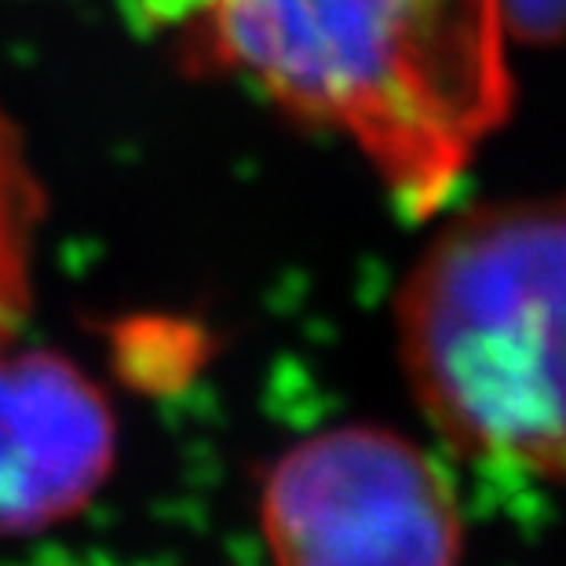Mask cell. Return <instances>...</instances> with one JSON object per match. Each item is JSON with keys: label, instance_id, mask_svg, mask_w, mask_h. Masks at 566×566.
Returning <instances> with one entry per match:
<instances>
[{"label": "cell", "instance_id": "1", "mask_svg": "<svg viewBox=\"0 0 566 566\" xmlns=\"http://www.w3.org/2000/svg\"><path fill=\"white\" fill-rule=\"evenodd\" d=\"M172 22L198 66L355 143L413 220L515 103L501 0H172Z\"/></svg>", "mask_w": 566, "mask_h": 566}, {"label": "cell", "instance_id": "2", "mask_svg": "<svg viewBox=\"0 0 566 566\" xmlns=\"http://www.w3.org/2000/svg\"><path fill=\"white\" fill-rule=\"evenodd\" d=\"M413 402L461 461L566 479V195L483 201L395 300Z\"/></svg>", "mask_w": 566, "mask_h": 566}, {"label": "cell", "instance_id": "3", "mask_svg": "<svg viewBox=\"0 0 566 566\" xmlns=\"http://www.w3.org/2000/svg\"><path fill=\"white\" fill-rule=\"evenodd\" d=\"M274 566H461L464 515L436 457L347 424L285 450L260 493Z\"/></svg>", "mask_w": 566, "mask_h": 566}, {"label": "cell", "instance_id": "4", "mask_svg": "<svg viewBox=\"0 0 566 566\" xmlns=\"http://www.w3.org/2000/svg\"><path fill=\"white\" fill-rule=\"evenodd\" d=\"M114 461L99 388L52 352H0V537L77 515Z\"/></svg>", "mask_w": 566, "mask_h": 566}, {"label": "cell", "instance_id": "5", "mask_svg": "<svg viewBox=\"0 0 566 566\" xmlns=\"http://www.w3.org/2000/svg\"><path fill=\"white\" fill-rule=\"evenodd\" d=\"M41 220V190L22 161L19 136L0 114V329L19 315L27 296L30 238Z\"/></svg>", "mask_w": 566, "mask_h": 566}, {"label": "cell", "instance_id": "6", "mask_svg": "<svg viewBox=\"0 0 566 566\" xmlns=\"http://www.w3.org/2000/svg\"><path fill=\"white\" fill-rule=\"evenodd\" d=\"M509 38L566 44V0H501Z\"/></svg>", "mask_w": 566, "mask_h": 566}]
</instances>
